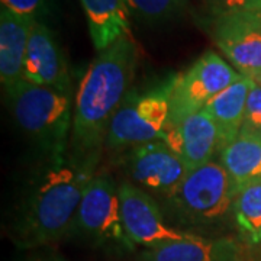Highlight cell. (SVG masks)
Returning a JSON list of instances; mask_svg holds the SVG:
<instances>
[{"label":"cell","instance_id":"9c48e42d","mask_svg":"<svg viewBox=\"0 0 261 261\" xmlns=\"http://www.w3.org/2000/svg\"><path fill=\"white\" fill-rule=\"evenodd\" d=\"M134 183L145 192L170 196L187 176L183 160L163 141L134 147L126 159Z\"/></svg>","mask_w":261,"mask_h":261},{"label":"cell","instance_id":"8992f818","mask_svg":"<svg viewBox=\"0 0 261 261\" xmlns=\"http://www.w3.org/2000/svg\"><path fill=\"white\" fill-rule=\"evenodd\" d=\"M74 232L93 247L109 251H132L121 214L119 185L109 174H97L84 192Z\"/></svg>","mask_w":261,"mask_h":261},{"label":"cell","instance_id":"cb8c5ba5","mask_svg":"<svg viewBox=\"0 0 261 261\" xmlns=\"http://www.w3.org/2000/svg\"><path fill=\"white\" fill-rule=\"evenodd\" d=\"M252 80H254V82H255V83L258 84V86H261V74L255 75V77H254V79H252Z\"/></svg>","mask_w":261,"mask_h":261},{"label":"cell","instance_id":"ffe728a7","mask_svg":"<svg viewBox=\"0 0 261 261\" xmlns=\"http://www.w3.org/2000/svg\"><path fill=\"white\" fill-rule=\"evenodd\" d=\"M258 0H202L207 22L238 15L252 8Z\"/></svg>","mask_w":261,"mask_h":261},{"label":"cell","instance_id":"ac0fdd59","mask_svg":"<svg viewBox=\"0 0 261 261\" xmlns=\"http://www.w3.org/2000/svg\"><path fill=\"white\" fill-rule=\"evenodd\" d=\"M232 216L240 233L250 244H261V178L237 190Z\"/></svg>","mask_w":261,"mask_h":261},{"label":"cell","instance_id":"5b68a950","mask_svg":"<svg viewBox=\"0 0 261 261\" xmlns=\"http://www.w3.org/2000/svg\"><path fill=\"white\" fill-rule=\"evenodd\" d=\"M235 189L229 174L221 163L187 173L185 180L168 196L180 219L195 226H209L232 212Z\"/></svg>","mask_w":261,"mask_h":261},{"label":"cell","instance_id":"3957f363","mask_svg":"<svg viewBox=\"0 0 261 261\" xmlns=\"http://www.w3.org/2000/svg\"><path fill=\"white\" fill-rule=\"evenodd\" d=\"M74 94L22 80L10 94L13 116L29 138L51 159L67 155L74 116Z\"/></svg>","mask_w":261,"mask_h":261},{"label":"cell","instance_id":"277c9868","mask_svg":"<svg viewBox=\"0 0 261 261\" xmlns=\"http://www.w3.org/2000/svg\"><path fill=\"white\" fill-rule=\"evenodd\" d=\"M173 83L174 75L144 93L126 94L111 121L105 145L109 149H121L163 140L170 122Z\"/></svg>","mask_w":261,"mask_h":261},{"label":"cell","instance_id":"44dd1931","mask_svg":"<svg viewBox=\"0 0 261 261\" xmlns=\"http://www.w3.org/2000/svg\"><path fill=\"white\" fill-rule=\"evenodd\" d=\"M2 6L19 16L44 22L51 12V0H2Z\"/></svg>","mask_w":261,"mask_h":261},{"label":"cell","instance_id":"d6986e66","mask_svg":"<svg viewBox=\"0 0 261 261\" xmlns=\"http://www.w3.org/2000/svg\"><path fill=\"white\" fill-rule=\"evenodd\" d=\"M130 15L145 23H163L180 16L187 0H125Z\"/></svg>","mask_w":261,"mask_h":261},{"label":"cell","instance_id":"7a4b0ae2","mask_svg":"<svg viewBox=\"0 0 261 261\" xmlns=\"http://www.w3.org/2000/svg\"><path fill=\"white\" fill-rule=\"evenodd\" d=\"M99 155H64L38 178L16 226V244L35 248L56 243L74 232L84 192L96 176Z\"/></svg>","mask_w":261,"mask_h":261},{"label":"cell","instance_id":"4fadbf2b","mask_svg":"<svg viewBox=\"0 0 261 261\" xmlns=\"http://www.w3.org/2000/svg\"><path fill=\"white\" fill-rule=\"evenodd\" d=\"M34 22L3 6L0 9V82L8 97L25 79V60Z\"/></svg>","mask_w":261,"mask_h":261},{"label":"cell","instance_id":"6da1fadb","mask_svg":"<svg viewBox=\"0 0 261 261\" xmlns=\"http://www.w3.org/2000/svg\"><path fill=\"white\" fill-rule=\"evenodd\" d=\"M138 64V47L130 35L103 49L84 73L74 97L73 154L100 155L111 121L125 100Z\"/></svg>","mask_w":261,"mask_h":261},{"label":"cell","instance_id":"e0dca14e","mask_svg":"<svg viewBox=\"0 0 261 261\" xmlns=\"http://www.w3.org/2000/svg\"><path fill=\"white\" fill-rule=\"evenodd\" d=\"M221 166L232 181L235 193L247 183L261 178V135L240 132L219 155Z\"/></svg>","mask_w":261,"mask_h":261},{"label":"cell","instance_id":"5bb4252c","mask_svg":"<svg viewBox=\"0 0 261 261\" xmlns=\"http://www.w3.org/2000/svg\"><path fill=\"white\" fill-rule=\"evenodd\" d=\"M142 261H243L241 247L232 238H205L192 233L186 240L148 248Z\"/></svg>","mask_w":261,"mask_h":261},{"label":"cell","instance_id":"7402d4cb","mask_svg":"<svg viewBox=\"0 0 261 261\" xmlns=\"http://www.w3.org/2000/svg\"><path fill=\"white\" fill-rule=\"evenodd\" d=\"M241 132H251L261 135V86L255 82L247 99V109Z\"/></svg>","mask_w":261,"mask_h":261},{"label":"cell","instance_id":"ba28073f","mask_svg":"<svg viewBox=\"0 0 261 261\" xmlns=\"http://www.w3.org/2000/svg\"><path fill=\"white\" fill-rule=\"evenodd\" d=\"M119 202L125 231L135 247L148 250L186 240L192 235L170 226L148 192L134 183L123 181L119 185Z\"/></svg>","mask_w":261,"mask_h":261},{"label":"cell","instance_id":"603a6c76","mask_svg":"<svg viewBox=\"0 0 261 261\" xmlns=\"http://www.w3.org/2000/svg\"><path fill=\"white\" fill-rule=\"evenodd\" d=\"M241 15H245V16H248V18H252L254 20H257L258 23H261V0H258L252 8L243 12Z\"/></svg>","mask_w":261,"mask_h":261},{"label":"cell","instance_id":"7c38bea8","mask_svg":"<svg viewBox=\"0 0 261 261\" xmlns=\"http://www.w3.org/2000/svg\"><path fill=\"white\" fill-rule=\"evenodd\" d=\"M161 141L183 160L187 173L214 161L215 152L219 151V134L205 109L168 128Z\"/></svg>","mask_w":261,"mask_h":261},{"label":"cell","instance_id":"9a60e30c","mask_svg":"<svg viewBox=\"0 0 261 261\" xmlns=\"http://www.w3.org/2000/svg\"><path fill=\"white\" fill-rule=\"evenodd\" d=\"M252 86L254 80L243 75L206 105L205 111L215 122L219 134V152L243 130L247 99Z\"/></svg>","mask_w":261,"mask_h":261},{"label":"cell","instance_id":"2e32d148","mask_svg":"<svg viewBox=\"0 0 261 261\" xmlns=\"http://www.w3.org/2000/svg\"><path fill=\"white\" fill-rule=\"evenodd\" d=\"M80 3L96 51L100 53L119 38L130 35V13L125 0H80Z\"/></svg>","mask_w":261,"mask_h":261},{"label":"cell","instance_id":"30bf717a","mask_svg":"<svg viewBox=\"0 0 261 261\" xmlns=\"http://www.w3.org/2000/svg\"><path fill=\"white\" fill-rule=\"evenodd\" d=\"M215 45L241 75L261 74V23L245 15L209 20Z\"/></svg>","mask_w":261,"mask_h":261},{"label":"cell","instance_id":"52a82bcc","mask_svg":"<svg viewBox=\"0 0 261 261\" xmlns=\"http://www.w3.org/2000/svg\"><path fill=\"white\" fill-rule=\"evenodd\" d=\"M243 75L215 51H206L185 73L174 75L170 93V122L173 128L199 113L215 96L238 82Z\"/></svg>","mask_w":261,"mask_h":261},{"label":"cell","instance_id":"8fae6325","mask_svg":"<svg viewBox=\"0 0 261 261\" xmlns=\"http://www.w3.org/2000/svg\"><path fill=\"white\" fill-rule=\"evenodd\" d=\"M23 77L32 83L74 94L64 53L45 22L35 20L32 25Z\"/></svg>","mask_w":261,"mask_h":261}]
</instances>
